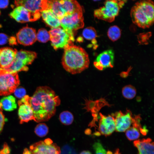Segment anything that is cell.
<instances>
[{
    "instance_id": "obj_39",
    "label": "cell",
    "mask_w": 154,
    "mask_h": 154,
    "mask_svg": "<svg viewBox=\"0 0 154 154\" xmlns=\"http://www.w3.org/2000/svg\"><path fill=\"white\" fill-rule=\"evenodd\" d=\"M106 154H113V153L111 151H108L106 152Z\"/></svg>"
},
{
    "instance_id": "obj_28",
    "label": "cell",
    "mask_w": 154,
    "mask_h": 154,
    "mask_svg": "<svg viewBox=\"0 0 154 154\" xmlns=\"http://www.w3.org/2000/svg\"><path fill=\"white\" fill-rule=\"evenodd\" d=\"M48 132V127L44 123L38 124L35 129V133L39 137H43L45 136Z\"/></svg>"
},
{
    "instance_id": "obj_24",
    "label": "cell",
    "mask_w": 154,
    "mask_h": 154,
    "mask_svg": "<svg viewBox=\"0 0 154 154\" xmlns=\"http://www.w3.org/2000/svg\"><path fill=\"white\" fill-rule=\"evenodd\" d=\"M82 35L86 39L92 40L93 43H96V41L95 39L97 37V34L94 27H89L85 28L82 31Z\"/></svg>"
},
{
    "instance_id": "obj_5",
    "label": "cell",
    "mask_w": 154,
    "mask_h": 154,
    "mask_svg": "<svg viewBox=\"0 0 154 154\" xmlns=\"http://www.w3.org/2000/svg\"><path fill=\"white\" fill-rule=\"evenodd\" d=\"M20 83L17 72L0 69V96H7L14 93Z\"/></svg>"
},
{
    "instance_id": "obj_17",
    "label": "cell",
    "mask_w": 154,
    "mask_h": 154,
    "mask_svg": "<svg viewBox=\"0 0 154 154\" xmlns=\"http://www.w3.org/2000/svg\"><path fill=\"white\" fill-rule=\"evenodd\" d=\"M35 30L27 26L21 29L16 34L18 42L24 46L32 45L37 40Z\"/></svg>"
},
{
    "instance_id": "obj_18",
    "label": "cell",
    "mask_w": 154,
    "mask_h": 154,
    "mask_svg": "<svg viewBox=\"0 0 154 154\" xmlns=\"http://www.w3.org/2000/svg\"><path fill=\"white\" fill-rule=\"evenodd\" d=\"M17 52L10 47L0 48V69H7L11 66Z\"/></svg>"
},
{
    "instance_id": "obj_12",
    "label": "cell",
    "mask_w": 154,
    "mask_h": 154,
    "mask_svg": "<svg viewBox=\"0 0 154 154\" xmlns=\"http://www.w3.org/2000/svg\"><path fill=\"white\" fill-rule=\"evenodd\" d=\"M30 98L29 96L26 95L18 102L19 106L18 114L20 124L32 120L35 121L30 103Z\"/></svg>"
},
{
    "instance_id": "obj_22",
    "label": "cell",
    "mask_w": 154,
    "mask_h": 154,
    "mask_svg": "<svg viewBox=\"0 0 154 154\" xmlns=\"http://www.w3.org/2000/svg\"><path fill=\"white\" fill-rule=\"evenodd\" d=\"M2 108L8 111H11L16 109L17 104L15 98L12 96L3 97L0 100Z\"/></svg>"
},
{
    "instance_id": "obj_4",
    "label": "cell",
    "mask_w": 154,
    "mask_h": 154,
    "mask_svg": "<svg viewBox=\"0 0 154 154\" xmlns=\"http://www.w3.org/2000/svg\"><path fill=\"white\" fill-rule=\"evenodd\" d=\"M126 2L125 0L106 1L103 6L94 10V16L98 19L112 22L118 16L120 10Z\"/></svg>"
},
{
    "instance_id": "obj_37",
    "label": "cell",
    "mask_w": 154,
    "mask_h": 154,
    "mask_svg": "<svg viewBox=\"0 0 154 154\" xmlns=\"http://www.w3.org/2000/svg\"><path fill=\"white\" fill-rule=\"evenodd\" d=\"M80 154H92L89 151H82Z\"/></svg>"
},
{
    "instance_id": "obj_19",
    "label": "cell",
    "mask_w": 154,
    "mask_h": 154,
    "mask_svg": "<svg viewBox=\"0 0 154 154\" xmlns=\"http://www.w3.org/2000/svg\"><path fill=\"white\" fill-rule=\"evenodd\" d=\"M141 119L138 117L134 118L132 124V126L126 131L125 135L129 140L132 141L137 139L140 137V133L143 135L147 134V129L145 127H142L140 123Z\"/></svg>"
},
{
    "instance_id": "obj_23",
    "label": "cell",
    "mask_w": 154,
    "mask_h": 154,
    "mask_svg": "<svg viewBox=\"0 0 154 154\" xmlns=\"http://www.w3.org/2000/svg\"><path fill=\"white\" fill-rule=\"evenodd\" d=\"M121 31L120 29L116 25L110 27L107 32L109 38L112 41L114 42L119 39L121 37Z\"/></svg>"
},
{
    "instance_id": "obj_32",
    "label": "cell",
    "mask_w": 154,
    "mask_h": 154,
    "mask_svg": "<svg viewBox=\"0 0 154 154\" xmlns=\"http://www.w3.org/2000/svg\"><path fill=\"white\" fill-rule=\"evenodd\" d=\"M6 119L2 112V109L0 108V133L3 130Z\"/></svg>"
},
{
    "instance_id": "obj_31",
    "label": "cell",
    "mask_w": 154,
    "mask_h": 154,
    "mask_svg": "<svg viewBox=\"0 0 154 154\" xmlns=\"http://www.w3.org/2000/svg\"><path fill=\"white\" fill-rule=\"evenodd\" d=\"M11 150L7 144L5 142L2 149L0 150V154H10Z\"/></svg>"
},
{
    "instance_id": "obj_36",
    "label": "cell",
    "mask_w": 154,
    "mask_h": 154,
    "mask_svg": "<svg viewBox=\"0 0 154 154\" xmlns=\"http://www.w3.org/2000/svg\"><path fill=\"white\" fill-rule=\"evenodd\" d=\"M23 154H31V153L28 149L26 148L24 149Z\"/></svg>"
},
{
    "instance_id": "obj_8",
    "label": "cell",
    "mask_w": 154,
    "mask_h": 154,
    "mask_svg": "<svg viewBox=\"0 0 154 154\" xmlns=\"http://www.w3.org/2000/svg\"><path fill=\"white\" fill-rule=\"evenodd\" d=\"M51 46L56 50L58 49H64L73 44L74 36L69 35L60 27L52 28L49 32Z\"/></svg>"
},
{
    "instance_id": "obj_16",
    "label": "cell",
    "mask_w": 154,
    "mask_h": 154,
    "mask_svg": "<svg viewBox=\"0 0 154 154\" xmlns=\"http://www.w3.org/2000/svg\"><path fill=\"white\" fill-rule=\"evenodd\" d=\"M14 3L17 7L21 6L29 11L34 13L41 12L47 10L48 0H15Z\"/></svg>"
},
{
    "instance_id": "obj_10",
    "label": "cell",
    "mask_w": 154,
    "mask_h": 154,
    "mask_svg": "<svg viewBox=\"0 0 154 154\" xmlns=\"http://www.w3.org/2000/svg\"><path fill=\"white\" fill-rule=\"evenodd\" d=\"M29 151L31 154H60V148L48 138L31 145Z\"/></svg>"
},
{
    "instance_id": "obj_34",
    "label": "cell",
    "mask_w": 154,
    "mask_h": 154,
    "mask_svg": "<svg viewBox=\"0 0 154 154\" xmlns=\"http://www.w3.org/2000/svg\"><path fill=\"white\" fill-rule=\"evenodd\" d=\"M9 4L8 0H0V9H4L6 8Z\"/></svg>"
},
{
    "instance_id": "obj_9",
    "label": "cell",
    "mask_w": 154,
    "mask_h": 154,
    "mask_svg": "<svg viewBox=\"0 0 154 154\" xmlns=\"http://www.w3.org/2000/svg\"><path fill=\"white\" fill-rule=\"evenodd\" d=\"M61 26L69 35L74 36V31L84 25L82 11L66 15L60 20Z\"/></svg>"
},
{
    "instance_id": "obj_30",
    "label": "cell",
    "mask_w": 154,
    "mask_h": 154,
    "mask_svg": "<svg viewBox=\"0 0 154 154\" xmlns=\"http://www.w3.org/2000/svg\"><path fill=\"white\" fill-rule=\"evenodd\" d=\"M15 96L17 98H22L26 94V91L25 89L22 86L17 87L14 92Z\"/></svg>"
},
{
    "instance_id": "obj_25",
    "label": "cell",
    "mask_w": 154,
    "mask_h": 154,
    "mask_svg": "<svg viewBox=\"0 0 154 154\" xmlns=\"http://www.w3.org/2000/svg\"><path fill=\"white\" fill-rule=\"evenodd\" d=\"M122 93L124 97L127 99H131L134 98L136 94L135 88L131 85H128L122 89Z\"/></svg>"
},
{
    "instance_id": "obj_33",
    "label": "cell",
    "mask_w": 154,
    "mask_h": 154,
    "mask_svg": "<svg viewBox=\"0 0 154 154\" xmlns=\"http://www.w3.org/2000/svg\"><path fill=\"white\" fill-rule=\"evenodd\" d=\"M9 38L6 34L0 33V45H3L6 44L8 41Z\"/></svg>"
},
{
    "instance_id": "obj_38",
    "label": "cell",
    "mask_w": 154,
    "mask_h": 154,
    "mask_svg": "<svg viewBox=\"0 0 154 154\" xmlns=\"http://www.w3.org/2000/svg\"><path fill=\"white\" fill-rule=\"evenodd\" d=\"M114 154H121L119 152V150L118 149H117L116 151H115L114 153Z\"/></svg>"
},
{
    "instance_id": "obj_2",
    "label": "cell",
    "mask_w": 154,
    "mask_h": 154,
    "mask_svg": "<svg viewBox=\"0 0 154 154\" xmlns=\"http://www.w3.org/2000/svg\"><path fill=\"white\" fill-rule=\"evenodd\" d=\"M61 63L66 71L75 74L88 68L90 60L88 53L84 48L73 44L64 49Z\"/></svg>"
},
{
    "instance_id": "obj_27",
    "label": "cell",
    "mask_w": 154,
    "mask_h": 154,
    "mask_svg": "<svg viewBox=\"0 0 154 154\" xmlns=\"http://www.w3.org/2000/svg\"><path fill=\"white\" fill-rule=\"evenodd\" d=\"M50 35L45 29H40L36 33L37 40L42 43H46L50 40Z\"/></svg>"
},
{
    "instance_id": "obj_7",
    "label": "cell",
    "mask_w": 154,
    "mask_h": 154,
    "mask_svg": "<svg viewBox=\"0 0 154 154\" xmlns=\"http://www.w3.org/2000/svg\"><path fill=\"white\" fill-rule=\"evenodd\" d=\"M37 55L36 53L33 51L24 50L17 51L12 65L6 70L13 72L27 71L29 70L27 66L32 64Z\"/></svg>"
},
{
    "instance_id": "obj_14",
    "label": "cell",
    "mask_w": 154,
    "mask_h": 154,
    "mask_svg": "<svg viewBox=\"0 0 154 154\" xmlns=\"http://www.w3.org/2000/svg\"><path fill=\"white\" fill-rule=\"evenodd\" d=\"M100 119L98 130L94 135H100L105 136L110 135L115 130V123L113 117L111 115L105 116L100 113Z\"/></svg>"
},
{
    "instance_id": "obj_21",
    "label": "cell",
    "mask_w": 154,
    "mask_h": 154,
    "mask_svg": "<svg viewBox=\"0 0 154 154\" xmlns=\"http://www.w3.org/2000/svg\"><path fill=\"white\" fill-rule=\"evenodd\" d=\"M41 16L45 23L52 28L60 27V20L50 10H46L40 12Z\"/></svg>"
},
{
    "instance_id": "obj_11",
    "label": "cell",
    "mask_w": 154,
    "mask_h": 154,
    "mask_svg": "<svg viewBox=\"0 0 154 154\" xmlns=\"http://www.w3.org/2000/svg\"><path fill=\"white\" fill-rule=\"evenodd\" d=\"M9 15L17 22L23 23L38 20L40 17L41 13L40 12H32L23 6H19L16 7Z\"/></svg>"
},
{
    "instance_id": "obj_35",
    "label": "cell",
    "mask_w": 154,
    "mask_h": 154,
    "mask_svg": "<svg viewBox=\"0 0 154 154\" xmlns=\"http://www.w3.org/2000/svg\"><path fill=\"white\" fill-rule=\"evenodd\" d=\"M8 41L10 45H13L17 44L16 38L12 36L9 38Z\"/></svg>"
},
{
    "instance_id": "obj_29",
    "label": "cell",
    "mask_w": 154,
    "mask_h": 154,
    "mask_svg": "<svg viewBox=\"0 0 154 154\" xmlns=\"http://www.w3.org/2000/svg\"><path fill=\"white\" fill-rule=\"evenodd\" d=\"M95 154H106V151L99 142H95L93 145Z\"/></svg>"
},
{
    "instance_id": "obj_13",
    "label": "cell",
    "mask_w": 154,
    "mask_h": 154,
    "mask_svg": "<svg viewBox=\"0 0 154 154\" xmlns=\"http://www.w3.org/2000/svg\"><path fill=\"white\" fill-rule=\"evenodd\" d=\"M114 118L115 123V130L118 132L126 131L132 124L133 116L131 111L127 110L123 113L121 111L112 114Z\"/></svg>"
},
{
    "instance_id": "obj_20",
    "label": "cell",
    "mask_w": 154,
    "mask_h": 154,
    "mask_svg": "<svg viewBox=\"0 0 154 154\" xmlns=\"http://www.w3.org/2000/svg\"><path fill=\"white\" fill-rule=\"evenodd\" d=\"M138 154H154V143L149 138L136 140L133 142Z\"/></svg>"
},
{
    "instance_id": "obj_40",
    "label": "cell",
    "mask_w": 154,
    "mask_h": 154,
    "mask_svg": "<svg viewBox=\"0 0 154 154\" xmlns=\"http://www.w3.org/2000/svg\"><path fill=\"white\" fill-rule=\"evenodd\" d=\"M1 11H0V15H1Z\"/></svg>"
},
{
    "instance_id": "obj_6",
    "label": "cell",
    "mask_w": 154,
    "mask_h": 154,
    "mask_svg": "<svg viewBox=\"0 0 154 154\" xmlns=\"http://www.w3.org/2000/svg\"><path fill=\"white\" fill-rule=\"evenodd\" d=\"M51 9L53 13L60 20L66 15L82 11L78 3L73 0H53Z\"/></svg>"
},
{
    "instance_id": "obj_1",
    "label": "cell",
    "mask_w": 154,
    "mask_h": 154,
    "mask_svg": "<svg viewBox=\"0 0 154 154\" xmlns=\"http://www.w3.org/2000/svg\"><path fill=\"white\" fill-rule=\"evenodd\" d=\"M60 102L59 96L49 87H38L30 98L35 121L38 123L48 120L55 115L56 107Z\"/></svg>"
},
{
    "instance_id": "obj_15",
    "label": "cell",
    "mask_w": 154,
    "mask_h": 154,
    "mask_svg": "<svg viewBox=\"0 0 154 154\" xmlns=\"http://www.w3.org/2000/svg\"><path fill=\"white\" fill-rule=\"evenodd\" d=\"M114 53L111 49L105 50L99 54L94 62L95 67L98 70H102L107 68L114 67Z\"/></svg>"
},
{
    "instance_id": "obj_26",
    "label": "cell",
    "mask_w": 154,
    "mask_h": 154,
    "mask_svg": "<svg viewBox=\"0 0 154 154\" xmlns=\"http://www.w3.org/2000/svg\"><path fill=\"white\" fill-rule=\"evenodd\" d=\"M59 119L61 122L64 125H69L73 122L74 117L72 114L70 112L65 111L60 113Z\"/></svg>"
},
{
    "instance_id": "obj_3",
    "label": "cell",
    "mask_w": 154,
    "mask_h": 154,
    "mask_svg": "<svg viewBox=\"0 0 154 154\" xmlns=\"http://www.w3.org/2000/svg\"><path fill=\"white\" fill-rule=\"evenodd\" d=\"M130 16L132 22L143 29L149 28L154 21V4L150 0L136 2L131 8Z\"/></svg>"
}]
</instances>
